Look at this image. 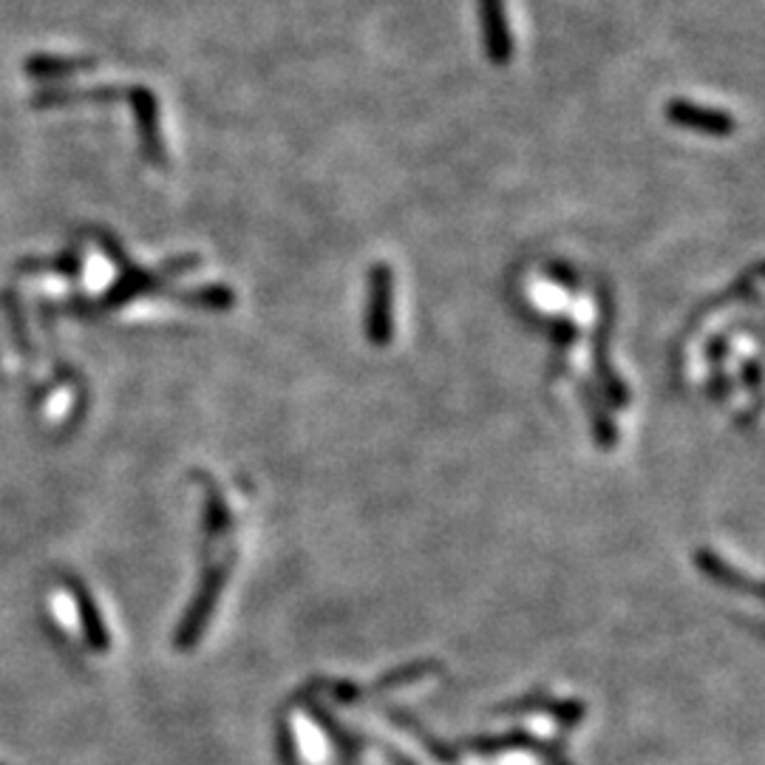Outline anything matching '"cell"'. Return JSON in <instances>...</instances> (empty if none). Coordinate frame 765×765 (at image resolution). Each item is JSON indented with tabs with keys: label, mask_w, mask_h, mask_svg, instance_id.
Wrapping results in <instances>:
<instances>
[{
	"label": "cell",
	"mask_w": 765,
	"mask_h": 765,
	"mask_svg": "<svg viewBox=\"0 0 765 765\" xmlns=\"http://www.w3.org/2000/svg\"><path fill=\"white\" fill-rule=\"evenodd\" d=\"M389 269H374V293H372V321H369V332H372L374 343H386L389 330H392V317H389Z\"/></svg>",
	"instance_id": "7a4b0ae2"
},
{
	"label": "cell",
	"mask_w": 765,
	"mask_h": 765,
	"mask_svg": "<svg viewBox=\"0 0 765 765\" xmlns=\"http://www.w3.org/2000/svg\"><path fill=\"white\" fill-rule=\"evenodd\" d=\"M486 9V31H488V49H491L493 60L504 62L510 55V38L508 26L502 18V0H482Z\"/></svg>",
	"instance_id": "3957f363"
},
{
	"label": "cell",
	"mask_w": 765,
	"mask_h": 765,
	"mask_svg": "<svg viewBox=\"0 0 765 765\" xmlns=\"http://www.w3.org/2000/svg\"><path fill=\"white\" fill-rule=\"evenodd\" d=\"M669 117H673L675 122L684 125V128H697V131L706 134H728L735 128L732 117H726V114L709 111V108L686 106V102H673V106H669Z\"/></svg>",
	"instance_id": "6da1fadb"
}]
</instances>
